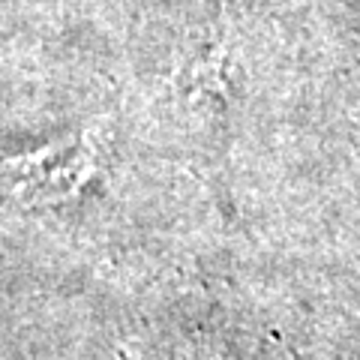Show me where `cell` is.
Instances as JSON below:
<instances>
[{
    "label": "cell",
    "mask_w": 360,
    "mask_h": 360,
    "mask_svg": "<svg viewBox=\"0 0 360 360\" xmlns=\"http://www.w3.org/2000/svg\"><path fill=\"white\" fill-rule=\"evenodd\" d=\"M6 172L13 193L30 205L66 201L82 193L87 177L94 174V150L87 139H66L37 153L15 156L6 162Z\"/></svg>",
    "instance_id": "cell-1"
}]
</instances>
